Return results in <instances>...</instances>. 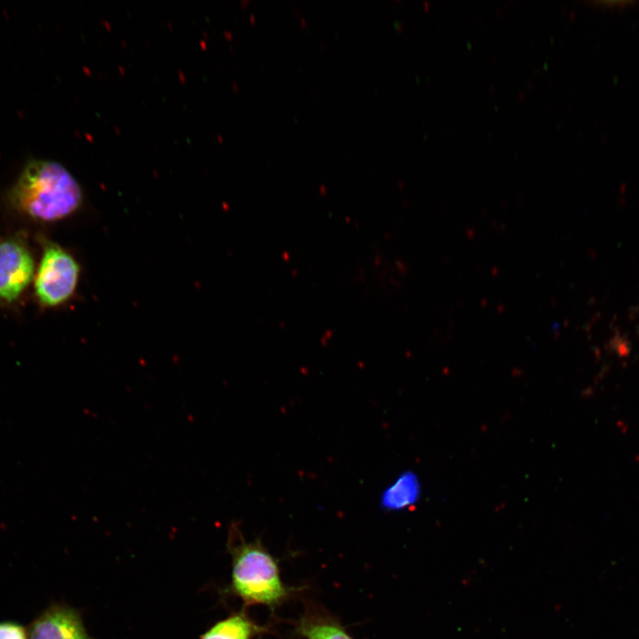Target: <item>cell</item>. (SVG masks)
Segmentation results:
<instances>
[{"label": "cell", "mask_w": 639, "mask_h": 639, "mask_svg": "<svg viewBox=\"0 0 639 639\" xmlns=\"http://www.w3.org/2000/svg\"><path fill=\"white\" fill-rule=\"evenodd\" d=\"M10 206L29 219L51 223L76 212L83 191L68 170L58 162L31 159L6 193Z\"/></svg>", "instance_id": "cell-1"}, {"label": "cell", "mask_w": 639, "mask_h": 639, "mask_svg": "<svg viewBox=\"0 0 639 639\" xmlns=\"http://www.w3.org/2000/svg\"><path fill=\"white\" fill-rule=\"evenodd\" d=\"M228 549L233 558L228 592L246 604H264L274 608L290 593L280 580L273 556L259 540L247 542L238 526H230Z\"/></svg>", "instance_id": "cell-2"}, {"label": "cell", "mask_w": 639, "mask_h": 639, "mask_svg": "<svg viewBox=\"0 0 639 639\" xmlns=\"http://www.w3.org/2000/svg\"><path fill=\"white\" fill-rule=\"evenodd\" d=\"M81 267L77 260L59 244L43 241V253L34 277L36 297L45 308L66 304L75 294Z\"/></svg>", "instance_id": "cell-3"}, {"label": "cell", "mask_w": 639, "mask_h": 639, "mask_svg": "<svg viewBox=\"0 0 639 639\" xmlns=\"http://www.w3.org/2000/svg\"><path fill=\"white\" fill-rule=\"evenodd\" d=\"M35 261L27 244L17 237L0 241V302L19 299L35 277Z\"/></svg>", "instance_id": "cell-4"}, {"label": "cell", "mask_w": 639, "mask_h": 639, "mask_svg": "<svg viewBox=\"0 0 639 639\" xmlns=\"http://www.w3.org/2000/svg\"><path fill=\"white\" fill-rule=\"evenodd\" d=\"M28 629L29 639H95L89 635L80 611L61 603L49 604Z\"/></svg>", "instance_id": "cell-5"}, {"label": "cell", "mask_w": 639, "mask_h": 639, "mask_svg": "<svg viewBox=\"0 0 639 639\" xmlns=\"http://www.w3.org/2000/svg\"><path fill=\"white\" fill-rule=\"evenodd\" d=\"M420 496L419 477L413 471L407 470L383 491L380 506L386 511H401L416 504Z\"/></svg>", "instance_id": "cell-6"}, {"label": "cell", "mask_w": 639, "mask_h": 639, "mask_svg": "<svg viewBox=\"0 0 639 639\" xmlns=\"http://www.w3.org/2000/svg\"><path fill=\"white\" fill-rule=\"evenodd\" d=\"M262 630L241 611L215 623L200 639H252Z\"/></svg>", "instance_id": "cell-7"}, {"label": "cell", "mask_w": 639, "mask_h": 639, "mask_svg": "<svg viewBox=\"0 0 639 639\" xmlns=\"http://www.w3.org/2000/svg\"><path fill=\"white\" fill-rule=\"evenodd\" d=\"M298 632L306 639H352L340 625L326 619H304Z\"/></svg>", "instance_id": "cell-8"}, {"label": "cell", "mask_w": 639, "mask_h": 639, "mask_svg": "<svg viewBox=\"0 0 639 639\" xmlns=\"http://www.w3.org/2000/svg\"><path fill=\"white\" fill-rule=\"evenodd\" d=\"M0 639H29L28 629L15 620L0 621Z\"/></svg>", "instance_id": "cell-9"}]
</instances>
